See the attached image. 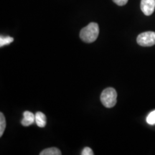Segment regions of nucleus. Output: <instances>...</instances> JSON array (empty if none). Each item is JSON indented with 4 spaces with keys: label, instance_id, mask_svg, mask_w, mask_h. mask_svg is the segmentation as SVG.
Wrapping results in <instances>:
<instances>
[{
    "label": "nucleus",
    "instance_id": "2",
    "mask_svg": "<svg viewBox=\"0 0 155 155\" xmlns=\"http://www.w3.org/2000/svg\"><path fill=\"white\" fill-rule=\"evenodd\" d=\"M117 101V93L113 88L104 89L101 95V101L106 108H112L116 105Z\"/></svg>",
    "mask_w": 155,
    "mask_h": 155
},
{
    "label": "nucleus",
    "instance_id": "7",
    "mask_svg": "<svg viewBox=\"0 0 155 155\" xmlns=\"http://www.w3.org/2000/svg\"><path fill=\"white\" fill-rule=\"evenodd\" d=\"M61 150H58L56 147L45 149L40 153V155H61Z\"/></svg>",
    "mask_w": 155,
    "mask_h": 155
},
{
    "label": "nucleus",
    "instance_id": "9",
    "mask_svg": "<svg viewBox=\"0 0 155 155\" xmlns=\"http://www.w3.org/2000/svg\"><path fill=\"white\" fill-rule=\"evenodd\" d=\"M6 128L5 117L2 113H0V137H2Z\"/></svg>",
    "mask_w": 155,
    "mask_h": 155
},
{
    "label": "nucleus",
    "instance_id": "1",
    "mask_svg": "<svg viewBox=\"0 0 155 155\" xmlns=\"http://www.w3.org/2000/svg\"><path fill=\"white\" fill-rule=\"evenodd\" d=\"M99 35V27L96 22H91L81 30L80 38L86 43H91L96 40Z\"/></svg>",
    "mask_w": 155,
    "mask_h": 155
},
{
    "label": "nucleus",
    "instance_id": "12",
    "mask_svg": "<svg viewBox=\"0 0 155 155\" xmlns=\"http://www.w3.org/2000/svg\"><path fill=\"white\" fill-rule=\"evenodd\" d=\"M114 2L119 6H124L128 2V0H113Z\"/></svg>",
    "mask_w": 155,
    "mask_h": 155
},
{
    "label": "nucleus",
    "instance_id": "10",
    "mask_svg": "<svg viewBox=\"0 0 155 155\" xmlns=\"http://www.w3.org/2000/svg\"><path fill=\"white\" fill-rule=\"evenodd\" d=\"M147 122L150 125L155 124V110L152 112H150V114L147 117Z\"/></svg>",
    "mask_w": 155,
    "mask_h": 155
},
{
    "label": "nucleus",
    "instance_id": "11",
    "mask_svg": "<svg viewBox=\"0 0 155 155\" xmlns=\"http://www.w3.org/2000/svg\"><path fill=\"white\" fill-rule=\"evenodd\" d=\"M81 154L82 155H93V154H94V152H93V150H91V149L90 148V147H85V148L83 149Z\"/></svg>",
    "mask_w": 155,
    "mask_h": 155
},
{
    "label": "nucleus",
    "instance_id": "4",
    "mask_svg": "<svg viewBox=\"0 0 155 155\" xmlns=\"http://www.w3.org/2000/svg\"><path fill=\"white\" fill-rule=\"evenodd\" d=\"M141 9L147 16L152 15L155 9V0H141Z\"/></svg>",
    "mask_w": 155,
    "mask_h": 155
},
{
    "label": "nucleus",
    "instance_id": "6",
    "mask_svg": "<svg viewBox=\"0 0 155 155\" xmlns=\"http://www.w3.org/2000/svg\"><path fill=\"white\" fill-rule=\"evenodd\" d=\"M35 123L40 128H43L45 127L46 123H47L46 116L40 111L37 112L35 114Z\"/></svg>",
    "mask_w": 155,
    "mask_h": 155
},
{
    "label": "nucleus",
    "instance_id": "3",
    "mask_svg": "<svg viewBox=\"0 0 155 155\" xmlns=\"http://www.w3.org/2000/svg\"><path fill=\"white\" fill-rule=\"evenodd\" d=\"M137 42L139 45L143 47H150L155 45V32L152 31L144 32L139 35Z\"/></svg>",
    "mask_w": 155,
    "mask_h": 155
},
{
    "label": "nucleus",
    "instance_id": "8",
    "mask_svg": "<svg viewBox=\"0 0 155 155\" xmlns=\"http://www.w3.org/2000/svg\"><path fill=\"white\" fill-rule=\"evenodd\" d=\"M13 41H14V38H12V37L1 36V38H0V47H3V46L10 44Z\"/></svg>",
    "mask_w": 155,
    "mask_h": 155
},
{
    "label": "nucleus",
    "instance_id": "5",
    "mask_svg": "<svg viewBox=\"0 0 155 155\" xmlns=\"http://www.w3.org/2000/svg\"><path fill=\"white\" fill-rule=\"evenodd\" d=\"M24 117L21 121L22 124L24 127H29L32 125L34 122H35V114H33L32 112L26 111L23 114Z\"/></svg>",
    "mask_w": 155,
    "mask_h": 155
}]
</instances>
